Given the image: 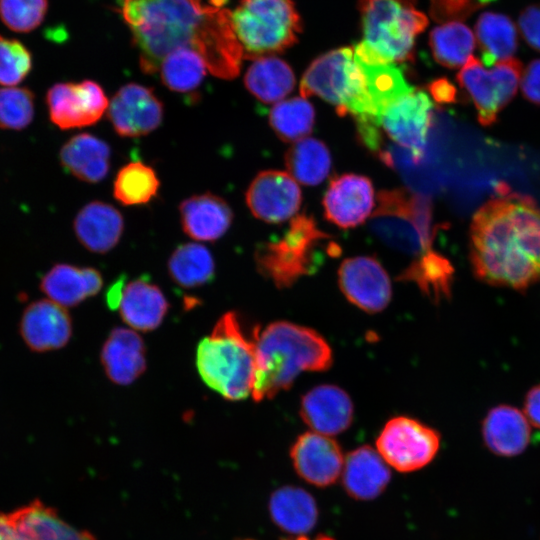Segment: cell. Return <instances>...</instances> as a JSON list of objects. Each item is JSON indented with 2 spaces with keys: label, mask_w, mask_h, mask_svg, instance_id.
Returning a JSON list of instances; mask_svg holds the SVG:
<instances>
[{
  "label": "cell",
  "mask_w": 540,
  "mask_h": 540,
  "mask_svg": "<svg viewBox=\"0 0 540 540\" xmlns=\"http://www.w3.org/2000/svg\"><path fill=\"white\" fill-rule=\"evenodd\" d=\"M59 156L65 170L84 182L98 183L110 170V146L89 133L71 137L62 146Z\"/></svg>",
  "instance_id": "f1b7e54d"
},
{
  "label": "cell",
  "mask_w": 540,
  "mask_h": 540,
  "mask_svg": "<svg viewBox=\"0 0 540 540\" xmlns=\"http://www.w3.org/2000/svg\"><path fill=\"white\" fill-rule=\"evenodd\" d=\"M435 101L439 103H452L457 100V90L447 79H438L429 86Z\"/></svg>",
  "instance_id": "7dc6e473"
},
{
  "label": "cell",
  "mask_w": 540,
  "mask_h": 540,
  "mask_svg": "<svg viewBox=\"0 0 540 540\" xmlns=\"http://www.w3.org/2000/svg\"><path fill=\"white\" fill-rule=\"evenodd\" d=\"M363 41L377 57L388 62L412 58L415 38L428 25L416 0H359Z\"/></svg>",
  "instance_id": "ba28073f"
},
{
  "label": "cell",
  "mask_w": 540,
  "mask_h": 540,
  "mask_svg": "<svg viewBox=\"0 0 540 540\" xmlns=\"http://www.w3.org/2000/svg\"><path fill=\"white\" fill-rule=\"evenodd\" d=\"M170 278L185 289L201 287L215 276V261L210 250L198 243L179 245L167 262Z\"/></svg>",
  "instance_id": "836d02e7"
},
{
  "label": "cell",
  "mask_w": 540,
  "mask_h": 540,
  "mask_svg": "<svg viewBox=\"0 0 540 540\" xmlns=\"http://www.w3.org/2000/svg\"><path fill=\"white\" fill-rule=\"evenodd\" d=\"M521 89L527 100L540 105V59L533 60L526 66Z\"/></svg>",
  "instance_id": "f6af8a7d"
},
{
  "label": "cell",
  "mask_w": 540,
  "mask_h": 540,
  "mask_svg": "<svg viewBox=\"0 0 540 540\" xmlns=\"http://www.w3.org/2000/svg\"><path fill=\"white\" fill-rule=\"evenodd\" d=\"M475 34L482 60L487 66L512 58L517 50V28L504 14L482 13L475 24Z\"/></svg>",
  "instance_id": "1f68e13d"
},
{
  "label": "cell",
  "mask_w": 540,
  "mask_h": 540,
  "mask_svg": "<svg viewBox=\"0 0 540 540\" xmlns=\"http://www.w3.org/2000/svg\"><path fill=\"white\" fill-rule=\"evenodd\" d=\"M315 111L303 97L277 103L270 111L269 123L277 136L286 142L306 138L312 131Z\"/></svg>",
  "instance_id": "f35d334b"
},
{
  "label": "cell",
  "mask_w": 540,
  "mask_h": 540,
  "mask_svg": "<svg viewBox=\"0 0 540 540\" xmlns=\"http://www.w3.org/2000/svg\"><path fill=\"white\" fill-rule=\"evenodd\" d=\"M100 360L107 377L118 385H129L146 369V349L135 331L114 328L104 342Z\"/></svg>",
  "instance_id": "7402d4cb"
},
{
  "label": "cell",
  "mask_w": 540,
  "mask_h": 540,
  "mask_svg": "<svg viewBox=\"0 0 540 540\" xmlns=\"http://www.w3.org/2000/svg\"><path fill=\"white\" fill-rule=\"evenodd\" d=\"M298 475L308 483L325 487L342 474L345 458L338 443L317 432L298 436L290 451Z\"/></svg>",
  "instance_id": "e0dca14e"
},
{
  "label": "cell",
  "mask_w": 540,
  "mask_h": 540,
  "mask_svg": "<svg viewBox=\"0 0 540 540\" xmlns=\"http://www.w3.org/2000/svg\"><path fill=\"white\" fill-rule=\"evenodd\" d=\"M397 279L414 283L427 298L438 303L451 295L453 267L449 260L432 250L413 260Z\"/></svg>",
  "instance_id": "d6a6232c"
},
{
  "label": "cell",
  "mask_w": 540,
  "mask_h": 540,
  "mask_svg": "<svg viewBox=\"0 0 540 540\" xmlns=\"http://www.w3.org/2000/svg\"><path fill=\"white\" fill-rule=\"evenodd\" d=\"M73 228L78 241L90 252L107 253L120 241L124 218L109 203L92 201L77 213Z\"/></svg>",
  "instance_id": "cb8c5ba5"
},
{
  "label": "cell",
  "mask_w": 540,
  "mask_h": 540,
  "mask_svg": "<svg viewBox=\"0 0 540 540\" xmlns=\"http://www.w3.org/2000/svg\"><path fill=\"white\" fill-rule=\"evenodd\" d=\"M124 285L125 281L123 277H121L120 279L116 280V282L113 283L108 289L106 294V301L109 308H118Z\"/></svg>",
  "instance_id": "681fc988"
},
{
  "label": "cell",
  "mask_w": 540,
  "mask_h": 540,
  "mask_svg": "<svg viewBox=\"0 0 540 540\" xmlns=\"http://www.w3.org/2000/svg\"><path fill=\"white\" fill-rule=\"evenodd\" d=\"M53 540H95L94 537L85 531L74 529L66 522H63L58 533Z\"/></svg>",
  "instance_id": "c3c4849f"
},
{
  "label": "cell",
  "mask_w": 540,
  "mask_h": 540,
  "mask_svg": "<svg viewBox=\"0 0 540 540\" xmlns=\"http://www.w3.org/2000/svg\"><path fill=\"white\" fill-rule=\"evenodd\" d=\"M206 70L207 66L201 55L187 47L169 53L159 68L162 83L177 93L196 91L206 75Z\"/></svg>",
  "instance_id": "8d00e7d4"
},
{
  "label": "cell",
  "mask_w": 540,
  "mask_h": 540,
  "mask_svg": "<svg viewBox=\"0 0 540 540\" xmlns=\"http://www.w3.org/2000/svg\"><path fill=\"white\" fill-rule=\"evenodd\" d=\"M118 11L131 31L141 70L159 71L172 51L187 47L209 67L226 63L237 39L231 12L202 0H117Z\"/></svg>",
  "instance_id": "6da1fadb"
},
{
  "label": "cell",
  "mask_w": 540,
  "mask_h": 540,
  "mask_svg": "<svg viewBox=\"0 0 540 540\" xmlns=\"http://www.w3.org/2000/svg\"><path fill=\"white\" fill-rule=\"evenodd\" d=\"M518 25L527 44L540 52V4L527 6L519 15Z\"/></svg>",
  "instance_id": "ee69618b"
},
{
  "label": "cell",
  "mask_w": 540,
  "mask_h": 540,
  "mask_svg": "<svg viewBox=\"0 0 540 540\" xmlns=\"http://www.w3.org/2000/svg\"><path fill=\"white\" fill-rule=\"evenodd\" d=\"M524 414L530 424L540 429V384L527 393L524 402Z\"/></svg>",
  "instance_id": "bcb514c9"
},
{
  "label": "cell",
  "mask_w": 540,
  "mask_h": 540,
  "mask_svg": "<svg viewBox=\"0 0 540 540\" xmlns=\"http://www.w3.org/2000/svg\"><path fill=\"white\" fill-rule=\"evenodd\" d=\"M247 90L265 103L277 102L294 88L295 76L291 67L276 56L256 59L244 77Z\"/></svg>",
  "instance_id": "4dcf8cb0"
},
{
  "label": "cell",
  "mask_w": 540,
  "mask_h": 540,
  "mask_svg": "<svg viewBox=\"0 0 540 540\" xmlns=\"http://www.w3.org/2000/svg\"><path fill=\"white\" fill-rule=\"evenodd\" d=\"M245 199L256 218L268 223H280L296 214L302 196L298 184L290 174L266 170L252 180Z\"/></svg>",
  "instance_id": "2e32d148"
},
{
  "label": "cell",
  "mask_w": 540,
  "mask_h": 540,
  "mask_svg": "<svg viewBox=\"0 0 540 540\" xmlns=\"http://www.w3.org/2000/svg\"><path fill=\"white\" fill-rule=\"evenodd\" d=\"M169 308L161 289L148 278L125 283L118 308L122 320L133 329L148 332L158 328Z\"/></svg>",
  "instance_id": "484cf974"
},
{
  "label": "cell",
  "mask_w": 540,
  "mask_h": 540,
  "mask_svg": "<svg viewBox=\"0 0 540 540\" xmlns=\"http://www.w3.org/2000/svg\"><path fill=\"white\" fill-rule=\"evenodd\" d=\"M34 117V96L27 88H0V128L21 130Z\"/></svg>",
  "instance_id": "ab89813d"
},
{
  "label": "cell",
  "mask_w": 540,
  "mask_h": 540,
  "mask_svg": "<svg viewBox=\"0 0 540 540\" xmlns=\"http://www.w3.org/2000/svg\"><path fill=\"white\" fill-rule=\"evenodd\" d=\"M494 0H430V16L439 23L459 22Z\"/></svg>",
  "instance_id": "7bdbcfd3"
},
{
  "label": "cell",
  "mask_w": 540,
  "mask_h": 540,
  "mask_svg": "<svg viewBox=\"0 0 540 540\" xmlns=\"http://www.w3.org/2000/svg\"><path fill=\"white\" fill-rule=\"evenodd\" d=\"M328 237L313 219L299 215L280 239L258 247L256 266L276 287H291L301 277L316 271L322 261V241Z\"/></svg>",
  "instance_id": "9c48e42d"
},
{
  "label": "cell",
  "mask_w": 540,
  "mask_h": 540,
  "mask_svg": "<svg viewBox=\"0 0 540 540\" xmlns=\"http://www.w3.org/2000/svg\"><path fill=\"white\" fill-rule=\"evenodd\" d=\"M286 540H334V539H332L331 537H328L326 535H318L315 538H309V537H307L305 535H299V536H294V537L286 539Z\"/></svg>",
  "instance_id": "816d5d0a"
},
{
  "label": "cell",
  "mask_w": 540,
  "mask_h": 540,
  "mask_svg": "<svg viewBox=\"0 0 540 540\" xmlns=\"http://www.w3.org/2000/svg\"><path fill=\"white\" fill-rule=\"evenodd\" d=\"M0 540H18L0 515Z\"/></svg>",
  "instance_id": "f907efd6"
},
{
  "label": "cell",
  "mask_w": 540,
  "mask_h": 540,
  "mask_svg": "<svg viewBox=\"0 0 540 540\" xmlns=\"http://www.w3.org/2000/svg\"><path fill=\"white\" fill-rule=\"evenodd\" d=\"M341 475L349 496L357 500H372L384 491L391 472L379 452L365 445L346 456Z\"/></svg>",
  "instance_id": "d4e9b609"
},
{
  "label": "cell",
  "mask_w": 540,
  "mask_h": 540,
  "mask_svg": "<svg viewBox=\"0 0 540 540\" xmlns=\"http://www.w3.org/2000/svg\"><path fill=\"white\" fill-rule=\"evenodd\" d=\"M470 262L487 284L526 290L540 281V209L534 200L500 184L474 214Z\"/></svg>",
  "instance_id": "7a4b0ae2"
},
{
  "label": "cell",
  "mask_w": 540,
  "mask_h": 540,
  "mask_svg": "<svg viewBox=\"0 0 540 540\" xmlns=\"http://www.w3.org/2000/svg\"><path fill=\"white\" fill-rule=\"evenodd\" d=\"M258 331L256 327L248 334L238 314L229 311L197 346L200 377L227 400H242L252 392Z\"/></svg>",
  "instance_id": "277c9868"
},
{
  "label": "cell",
  "mask_w": 540,
  "mask_h": 540,
  "mask_svg": "<svg viewBox=\"0 0 540 540\" xmlns=\"http://www.w3.org/2000/svg\"><path fill=\"white\" fill-rule=\"evenodd\" d=\"M47 9V0H0V18L15 32H30L37 28Z\"/></svg>",
  "instance_id": "60d3db41"
},
{
  "label": "cell",
  "mask_w": 540,
  "mask_h": 540,
  "mask_svg": "<svg viewBox=\"0 0 540 540\" xmlns=\"http://www.w3.org/2000/svg\"><path fill=\"white\" fill-rule=\"evenodd\" d=\"M370 218L372 233L387 246L414 257L432 251V203L407 189L383 190Z\"/></svg>",
  "instance_id": "5b68a950"
},
{
  "label": "cell",
  "mask_w": 540,
  "mask_h": 540,
  "mask_svg": "<svg viewBox=\"0 0 540 540\" xmlns=\"http://www.w3.org/2000/svg\"><path fill=\"white\" fill-rule=\"evenodd\" d=\"M159 187L160 181L151 166L132 161L118 171L113 183V196L127 206L143 205L157 195Z\"/></svg>",
  "instance_id": "74e56055"
},
{
  "label": "cell",
  "mask_w": 540,
  "mask_h": 540,
  "mask_svg": "<svg viewBox=\"0 0 540 540\" xmlns=\"http://www.w3.org/2000/svg\"><path fill=\"white\" fill-rule=\"evenodd\" d=\"M433 116V103L421 90L413 89L390 103L374 119L378 128L399 146L406 148L415 162L424 154Z\"/></svg>",
  "instance_id": "7c38bea8"
},
{
  "label": "cell",
  "mask_w": 540,
  "mask_h": 540,
  "mask_svg": "<svg viewBox=\"0 0 540 540\" xmlns=\"http://www.w3.org/2000/svg\"><path fill=\"white\" fill-rule=\"evenodd\" d=\"M440 435L416 419L398 416L390 419L377 440V451L385 462L400 472L418 470L438 452Z\"/></svg>",
  "instance_id": "8fae6325"
},
{
  "label": "cell",
  "mask_w": 540,
  "mask_h": 540,
  "mask_svg": "<svg viewBox=\"0 0 540 540\" xmlns=\"http://www.w3.org/2000/svg\"><path fill=\"white\" fill-rule=\"evenodd\" d=\"M180 223L186 235L194 240L212 242L230 228L233 211L229 204L213 193H202L184 199L179 205Z\"/></svg>",
  "instance_id": "44dd1931"
},
{
  "label": "cell",
  "mask_w": 540,
  "mask_h": 540,
  "mask_svg": "<svg viewBox=\"0 0 540 540\" xmlns=\"http://www.w3.org/2000/svg\"><path fill=\"white\" fill-rule=\"evenodd\" d=\"M303 98L317 95L336 106L339 115L373 118L364 73L353 47L329 51L316 58L300 83Z\"/></svg>",
  "instance_id": "8992f818"
},
{
  "label": "cell",
  "mask_w": 540,
  "mask_h": 540,
  "mask_svg": "<svg viewBox=\"0 0 540 540\" xmlns=\"http://www.w3.org/2000/svg\"><path fill=\"white\" fill-rule=\"evenodd\" d=\"M31 68L32 56L29 50L20 41L0 35V84H19Z\"/></svg>",
  "instance_id": "b9f144b4"
},
{
  "label": "cell",
  "mask_w": 540,
  "mask_h": 540,
  "mask_svg": "<svg viewBox=\"0 0 540 540\" xmlns=\"http://www.w3.org/2000/svg\"><path fill=\"white\" fill-rule=\"evenodd\" d=\"M231 19L243 57L252 60L286 50L301 31L292 0H241Z\"/></svg>",
  "instance_id": "52a82bcc"
},
{
  "label": "cell",
  "mask_w": 540,
  "mask_h": 540,
  "mask_svg": "<svg viewBox=\"0 0 540 540\" xmlns=\"http://www.w3.org/2000/svg\"><path fill=\"white\" fill-rule=\"evenodd\" d=\"M435 60L447 68H459L472 56L475 38L469 27L461 22H447L435 27L429 37Z\"/></svg>",
  "instance_id": "d590c367"
},
{
  "label": "cell",
  "mask_w": 540,
  "mask_h": 540,
  "mask_svg": "<svg viewBox=\"0 0 540 540\" xmlns=\"http://www.w3.org/2000/svg\"><path fill=\"white\" fill-rule=\"evenodd\" d=\"M353 414L350 396L335 385L316 386L301 400V418L314 432L323 435L333 436L348 429Z\"/></svg>",
  "instance_id": "ffe728a7"
},
{
  "label": "cell",
  "mask_w": 540,
  "mask_h": 540,
  "mask_svg": "<svg viewBox=\"0 0 540 540\" xmlns=\"http://www.w3.org/2000/svg\"><path fill=\"white\" fill-rule=\"evenodd\" d=\"M482 435L491 452L511 457L522 453L529 445L530 423L525 414L517 408L498 405L485 416Z\"/></svg>",
  "instance_id": "4316f807"
},
{
  "label": "cell",
  "mask_w": 540,
  "mask_h": 540,
  "mask_svg": "<svg viewBox=\"0 0 540 540\" xmlns=\"http://www.w3.org/2000/svg\"><path fill=\"white\" fill-rule=\"evenodd\" d=\"M323 206L328 221L341 228L358 226L367 219L374 206L371 181L356 174L334 178L325 193Z\"/></svg>",
  "instance_id": "ac0fdd59"
},
{
  "label": "cell",
  "mask_w": 540,
  "mask_h": 540,
  "mask_svg": "<svg viewBox=\"0 0 540 540\" xmlns=\"http://www.w3.org/2000/svg\"><path fill=\"white\" fill-rule=\"evenodd\" d=\"M338 284L349 302L370 314L384 310L392 297L389 275L371 256L345 259L338 270Z\"/></svg>",
  "instance_id": "5bb4252c"
},
{
  "label": "cell",
  "mask_w": 540,
  "mask_h": 540,
  "mask_svg": "<svg viewBox=\"0 0 540 540\" xmlns=\"http://www.w3.org/2000/svg\"><path fill=\"white\" fill-rule=\"evenodd\" d=\"M20 335L35 352L64 347L72 335V321L65 307L41 299L30 303L20 320Z\"/></svg>",
  "instance_id": "d6986e66"
},
{
  "label": "cell",
  "mask_w": 540,
  "mask_h": 540,
  "mask_svg": "<svg viewBox=\"0 0 540 540\" xmlns=\"http://www.w3.org/2000/svg\"><path fill=\"white\" fill-rule=\"evenodd\" d=\"M333 362L326 340L315 330L276 321L258 331L252 397L271 399L305 371H326Z\"/></svg>",
  "instance_id": "3957f363"
},
{
  "label": "cell",
  "mask_w": 540,
  "mask_h": 540,
  "mask_svg": "<svg viewBox=\"0 0 540 540\" xmlns=\"http://www.w3.org/2000/svg\"><path fill=\"white\" fill-rule=\"evenodd\" d=\"M269 512L274 523L294 536L313 529L318 518L314 498L302 488L283 486L270 497Z\"/></svg>",
  "instance_id": "f546056e"
},
{
  "label": "cell",
  "mask_w": 540,
  "mask_h": 540,
  "mask_svg": "<svg viewBox=\"0 0 540 540\" xmlns=\"http://www.w3.org/2000/svg\"><path fill=\"white\" fill-rule=\"evenodd\" d=\"M46 103L50 120L63 130L95 124L109 106L103 88L93 80L54 84Z\"/></svg>",
  "instance_id": "4fadbf2b"
},
{
  "label": "cell",
  "mask_w": 540,
  "mask_h": 540,
  "mask_svg": "<svg viewBox=\"0 0 540 540\" xmlns=\"http://www.w3.org/2000/svg\"><path fill=\"white\" fill-rule=\"evenodd\" d=\"M102 285L103 279L98 270L63 263L54 265L40 282V288L48 298L65 308L96 295Z\"/></svg>",
  "instance_id": "83f0119b"
},
{
  "label": "cell",
  "mask_w": 540,
  "mask_h": 540,
  "mask_svg": "<svg viewBox=\"0 0 540 540\" xmlns=\"http://www.w3.org/2000/svg\"><path fill=\"white\" fill-rule=\"evenodd\" d=\"M353 48L365 76L366 90L375 119L390 103L414 88L409 85L402 70L395 63L377 57L362 43Z\"/></svg>",
  "instance_id": "603a6c76"
},
{
  "label": "cell",
  "mask_w": 540,
  "mask_h": 540,
  "mask_svg": "<svg viewBox=\"0 0 540 540\" xmlns=\"http://www.w3.org/2000/svg\"><path fill=\"white\" fill-rule=\"evenodd\" d=\"M290 175L305 185H317L329 174L331 155L320 140L303 138L293 143L285 155Z\"/></svg>",
  "instance_id": "e575fe53"
},
{
  "label": "cell",
  "mask_w": 540,
  "mask_h": 540,
  "mask_svg": "<svg viewBox=\"0 0 540 540\" xmlns=\"http://www.w3.org/2000/svg\"><path fill=\"white\" fill-rule=\"evenodd\" d=\"M518 59L499 61L491 69L471 56L457 75L459 84L473 101L480 124L495 123L499 112L513 99L521 79Z\"/></svg>",
  "instance_id": "30bf717a"
},
{
  "label": "cell",
  "mask_w": 540,
  "mask_h": 540,
  "mask_svg": "<svg viewBox=\"0 0 540 540\" xmlns=\"http://www.w3.org/2000/svg\"><path fill=\"white\" fill-rule=\"evenodd\" d=\"M107 116L122 137H139L156 130L162 123L164 107L154 91L141 84L119 88L109 102Z\"/></svg>",
  "instance_id": "9a60e30c"
}]
</instances>
